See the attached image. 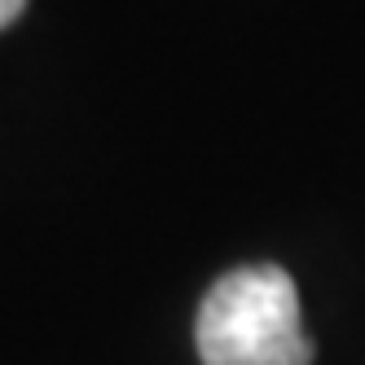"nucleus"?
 I'll return each instance as SVG.
<instances>
[{
    "label": "nucleus",
    "mask_w": 365,
    "mask_h": 365,
    "mask_svg": "<svg viewBox=\"0 0 365 365\" xmlns=\"http://www.w3.org/2000/svg\"><path fill=\"white\" fill-rule=\"evenodd\" d=\"M194 344L202 365H312L299 286L282 264H242L202 295Z\"/></svg>",
    "instance_id": "f257e3e1"
},
{
    "label": "nucleus",
    "mask_w": 365,
    "mask_h": 365,
    "mask_svg": "<svg viewBox=\"0 0 365 365\" xmlns=\"http://www.w3.org/2000/svg\"><path fill=\"white\" fill-rule=\"evenodd\" d=\"M22 9H27V0H0V31H5L9 22H18Z\"/></svg>",
    "instance_id": "f03ea898"
}]
</instances>
